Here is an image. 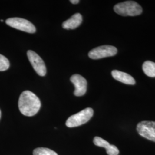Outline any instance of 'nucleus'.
<instances>
[{
  "label": "nucleus",
  "mask_w": 155,
  "mask_h": 155,
  "mask_svg": "<svg viewBox=\"0 0 155 155\" xmlns=\"http://www.w3.org/2000/svg\"><path fill=\"white\" fill-rule=\"evenodd\" d=\"M3 21H4L3 20H1V22H3Z\"/></svg>",
  "instance_id": "nucleus-17"
},
{
  "label": "nucleus",
  "mask_w": 155,
  "mask_h": 155,
  "mask_svg": "<svg viewBox=\"0 0 155 155\" xmlns=\"http://www.w3.org/2000/svg\"><path fill=\"white\" fill-rule=\"evenodd\" d=\"M143 70L148 77H155V63L154 62L145 61L143 64Z\"/></svg>",
  "instance_id": "nucleus-12"
},
{
  "label": "nucleus",
  "mask_w": 155,
  "mask_h": 155,
  "mask_svg": "<svg viewBox=\"0 0 155 155\" xmlns=\"http://www.w3.org/2000/svg\"><path fill=\"white\" fill-rule=\"evenodd\" d=\"M10 66L9 60L5 56L0 54V71L7 70Z\"/></svg>",
  "instance_id": "nucleus-14"
},
{
  "label": "nucleus",
  "mask_w": 155,
  "mask_h": 155,
  "mask_svg": "<svg viewBox=\"0 0 155 155\" xmlns=\"http://www.w3.org/2000/svg\"><path fill=\"white\" fill-rule=\"evenodd\" d=\"M33 155H58L55 151L46 148H38L33 150Z\"/></svg>",
  "instance_id": "nucleus-13"
},
{
  "label": "nucleus",
  "mask_w": 155,
  "mask_h": 155,
  "mask_svg": "<svg viewBox=\"0 0 155 155\" xmlns=\"http://www.w3.org/2000/svg\"><path fill=\"white\" fill-rule=\"evenodd\" d=\"M1 110H0V118H1Z\"/></svg>",
  "instance_id": "nucleus-16"
},
{
  "label": "nucleus",
  "mask_w": 155,
  "mask_h": 155,
  "mask_svg": "<svg viewBox=\"0 0 155 155\" xmlns=\"http://www.w3.org/2000/svg\"><path fill=\"white\" fill-rule=\"evenodd\" d=\"M137 131L140 136L155 142V122L144 121L137 125Z\"/></svg>",
  "instance_id": "nucleus-6"
},
{
  "label": "nucleus",
  "mask_w": 155,
  "mask_h": 155,
  "mask_svg": "<svg viewBox=\"0 0 155 155\" xmlns=\"http://www.w3.org/2000/svg\"><path fill=\"white\" fill-rule=\"evenodd\" d=\"M27 56L35 71L40 76H45L47 72V69L43 59L36 52L31 50H29L27 52Z\"/></svg>",
  "instance_id": "nucleus-7"
},
{
  "label": "nucleus",
  "mask_w": 155,
  "mask_h": 155,
  "mask_svg": "<svg viewBox=\"0 0 155 155\" xmlns=\"http://www.w3.org/2000/svg\"><path fill=\"white\" fill-rule=\"evenodd\" d=\"M94 144L98 147L105 148L106 150V153L108 155H118L119 154V150L114 145H111L104 139L100 137H95L93 140Z\"/></svg>",
  "instance_id": "nucleus-9"
},
{
  "label": "nucleus",
  "mask_w": 155,
  "mask_h": 155,
  "mask_svg": "<svg viewBox=\"0 0 155 155\" xmlns=\"http://www.w3.org/2000/svg\"><path fill=\"white\" fill-rule=\"evenodd\" d=\"M82 22V16L80 13H78L63 22L62 24V27L65 29H74L78 27Z\"/></svg>",
  "instance_id": "nucleus-11"
},
{
  "label": "nucleus",
  "mask_w": 155,
  "mask_h": 155,
  "mask_svg": "<svg viewBox=\"0 0 155 155\" xmlns=\"http://www.w3.org/2000/svg\"><path fill=\"white\" fill-rule=\"evenodd\" d=\"M117 53L116 48L112 45H105L96 47L91 50L89 53L90 58L92 59H100L106 57L116 55Z\"/></svg>",
  "instance_id": "nucleus-5"
},
{
  "label": "nucleus",
  "mask_w": 155,
  "mask_h": 155,
  "mask_svg": "<svg viewBox=\"0 0 155 155\" xmlns=\"http://www.w3.org/2000/svg\"><path fill=\"white\" fill-rule=\"evenodd\" d=\"M114 11L123 16H138L143 12L141 6L133 1H127L117 4L114 6Z\"/></svg>",
  "instance_id": "nucleus-2"
},
{
  "label": "nucleus",
  "mask_w": 155,
  "mask_h": 155,
  "mask_svg": "<svg viewBox=\"0 0 155 155\" xmlns=\"http://www.w3.org/2000/svg\"><path fill=\"white\" fill-rule=\"evenodd\" d=\"M94 111L93 109L87 107L70 117L66 122L68 127H77L88 122L93 116Z\"/></svg>",
  "instance_id": "nucleus-3"
},
{
  "label": "nucleus",
  "mask_w": 155,
  "mask_h": 155,
  "mask_svg": "<svg viewBox=\"0 0 155 155\" xmlns=\"http://www.w3.org/2000/svg\"><path fill=\"white\" fill-rule=\"evenodd\" d=\"M70 2L73 4H77L79 2V0H71Z\"/></svg>",
  "instance_id": "nucleus-15"
},
{
  "label": "nucleus",
  "mask_w": 155,
  "mask_h": 155,
  "mask_svg": "<svg viewBox=\"0 0 155 155\" xmlns=\"http://www.w3.org/2000/svg\"><path fill=\"white\" fill-rule=\"evenodd\" d=\"M70 81L74 85L75 89L74 94L75 96L81 97L84 95L87 91V81L82 76L75 74L70 78Z\"/></svg>",
  "instance_id": "nucleus-8"
},
{
  "label": "nucleus",
  "mask_w": 155,
  "mask_h": 155,
  "mask_svg": "<svg viewBox=\"0 0 155 155\" xmlns=\"http://www.w3.org/2000/svg\"><path fill=\"white\" fill-rule=\"evenodd\" d=\"M6 24L12 28L27 33H34L36 32V28L33 24L27 20L22 18H9L6 20Z\"/></svg>",
  "instance_id": "nucleus-4"
},
{
  "label": "nucleus",
  "mask_w": 155,
  "mask_h": 155,
  "mask_svg": "<svg viewBox=\"0 0 155 155\" xmlns=\"http://www.w3.org/2000/svg\"><path fill=\"white\" fill-rule=\"evenodd\" d=\"M40 107V101L32 92L26 90L20 95L18 100V108L23 115L33 116L39 111Z\"/></svg>",
  "instance_id": "nucleus-1"
},
{
  "label": "nucleus",
  "mask_w": 155,
  "mask_h": 155,
  "mask_svg": "<svg viewBox=\"0 0 155 155\" xmlns=\"http://www.w3.org/2000/svg\"><path fill=\"white\" fill-rule=\"evenodd\" d=\"M111 75L114 79L127 84L133 85L136 83L134 79L127 73L118 70H113L111 71Z\"/></svg>",
  "instance_id": "nucleus-10"
}]
</instances>
